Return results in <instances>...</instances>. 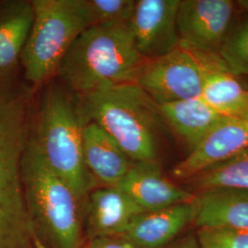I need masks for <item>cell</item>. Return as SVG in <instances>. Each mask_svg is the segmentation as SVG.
<instances>
[{
    "mask_svg": "<svg viewBox=\"0 0 248 248\" xmlns=\"http://www.w3.org/2000/svg\"><path fill=\"white\" fill-rule=\"evenodd\" d=\"M82 145L86 168L98 186H117L133 163L112 137L94 122L84 124Z\"/></svg>",
    "mask_w": 248,
    "mask_h": 248,
    "instance_id": "obj_14",
    "label": "cell"
},
{
    "mask_svg": "<svg viewBox=\"0 0 248 248\" xmlns=\"http://www.w3.org/2000/svg\"><path fill=\"white\" fill-rule=\"evenodd\" d=\"M192 202L137 214L121 235L138 248H166L178 234L192 224Z\"/></svg>",
    "mask_w": 248,
    "mask_h": 248,
    "instance_id": "obj_13",
    "label": "cell"
},
{
    "mask_svg": "<svg viewBox=\"0 0 248 248\" xmlns=\"http://www.w3.org/2000/svg\"><path fill=\"white\" fill-rule=\"evenodd\" d=\"M80 248H138L122 236H105L86 239Z\"/></svg>",
    "mask_w": 248,
    "mask_h": 248,
    "instance_id": "obj_24",
    "label": "cell"
},
{
    "mask_svg": "<svg viewBox=\"0 0 248 248\" xmlns=\"http://www.w3.org/2000/svg\"><path fill=\"white\" fill-rule=\"evenodd\" d=\"M27 137L24 100L0 85V192L22 190L20 161Z\"/></svg>",
    "mask_w": 248,
    "mask_h": 248,
    "instance_id": "obj_10",
    "label": "cell"
},
{
    "mask_svg": "<svg viewBox=\"0 0 248 248\" xmlns=\"http://www.w3.org/2000/svg\"><path fill=\"white\" fill-rule=\"evenodd\" d=\"M20 179L33 233L48 248H80L85 204L50 168L31 133L20 161Z\"/></svg>",
    "mask_w": 248,
    "mask_h": 248,
    "instance_id": "obj_1",
    "label": "cell"
},
{
    "mask_svg": "<svg viewBox=\"0 0 248 248\" xmlns=\"http://www.w3.org/2000/svg\"><path fill=\"white\" fill-rule=\"evenodd\" d=\"M235 7L232 0H181L177 18L179 46L218 55L233 23Z\"/></svg>",
    "mask_w": 248,
    "mask_h": 248,
    "instance_id": "obj_7",
    "label": "cell"
},
{
    "mask_svg": "<svg viewBox=\"0 0 248 248\" xmlns=\"http://www.w3.org/2000/svg\"><path fill=\"white\" fill-rule=\"evenodd\" d=\"M181 0H137L128 28L138 53L155 59L179 46L177 18Z\"/></svg>",
    "mask_w": 248,
    "mask_h": 248,
    "instance_id": "obj_8",
    "label": "cell"
},
{
    "mask_svg": "<svg viewBox=\"0 0 248 248\" xmlns=\"http://www.w3.org/2000/svg\"><path fill=\"white\" fill-rule=\"evenodd\" d=\"M204 59L182 46L152 60H145L135 79L157 105L201 98Z\"/></svg>",
    "mask_w": 248,
    "mask_h": 248,
    "instance_id": "obj_6",
    "label": "cell"
},
{
    "mask_svg": "<svg viewBox=\"0 0 248 248\" xmlns=\"http://www.w3.org/2000/svg\"><path fill=\"white\" fill-rule=\"evenodd\" d=\"M32 246L33 248H48L41 240L39 239L35 234H32Z\"/></svg>",
    "mask_w": 248,
    "mask_h": 248,
    "instance_id": "obj_26",
    "label": "cell"
},
{
    "mask_svg": "<svg viewBox=\"0 0 248 248\" xmlns=\"http://www.w3.org/2000/svg\"><path fill=\"white\" fill-rule=\"evenodd\" d=\"M135 2L134 0H86L89 26L129 25Z\"/></svg>",
    "mask_w": 248,
    "mask_h": 248,
    "instance_id": "obj_22",
    "label": "cell"
},
{
    "mask_svg": "<svg viewBox=\"0 0 248 248\" xmlns=\"http://www.w3.org/2000/svg\"><path fill=\"white\" fill-rule=\"evenodd\" d=\"M84 124L78 104L62 88L54 84L44 93L35 128L31 133L50 168L85 204L89 193L98 186L84 162Z\"/></svg>",
    "mask_w": 248,
    "mask_h": 248,
    "instance_id": "obj_4",
    "label": "cell"
},
{
    "mask_svg": "<svg viewBox=\"0 0 248 248\" xmlns=\"http://www.w3.org/2000/svg\"><path fill=\"white\" fill-rule=\"evenodd\" d=\"M142 212L192 202L195 194L166 177L156 160L133 162L117 185Z\"/></svg>",
    "mask_w": 248,
    "mask_h": 248,
    "instance_id": "obj_11",
    "label": "cell"
},
{
    "mask_svg": "<svg viewBox=\"0 0 248 248\" xmlns=\"http://www.w3.org/2000/svg\"><path fill=\"white\" fill-rule=\"evenodd\" d=\"M236 5L244 10H246L248 13V0H238L236 1Z\"/></svg>",
    "mask_w": 248,
    "mask_h": 248,
    "instance_id": "obj_27",
    "label": "cell"
},
{
    "mask_svg": "<svg viewBox=\"0 0 248 248\" xmlns=\"http://www.w3.org/2000/svg\"><path fill=\"white\" fill-rule=\"evenodd\" d=\"M80 97L84 122L105 130L131 161L156 160L160 129L166 124L158 105L137 84L103 87Z\"/></svg>",
    "mask_w": 248,
    "mask_h": 248,
    "instance_id": "obj_2",
    "label": "cell"
},
{
    "mask_svg": "<svg viewBox=\"0 0 248 248\" xmlns=\"http://www.w3.org/2000/svg\"><path fill=\"white\" fill-rule=\"evenodd\" d=\"M184 184L186 190L195 195L213 190H248V148Z\"/></svg>",
    "mask_w": 248,
    "mask_h": 248,
    "instance_id": "obj_19",
    "label": "cell"
},
{
    "mask_svg": "<svg viewBox=\"0 0 248 248\" xmlns=\"http://www.w3.org/2000/svg\"><path fill=\"white\" fill-rule=\"evenodd\" d=\"M248 148V119L227 118L177 163L172 170V176L185 182Z\"/></svg>",
    "mask_w": 248,
    "mask_h": 248,
    "instance_id": "obj_9",
    "label": "cell"
},
{
    "mask_svg": "<svg viewBox=\"0 0 248 248\" xmlns=\"http://www.w3.org/2000/svg\"><path fill=\"white\" fill-rule=\"evenodd\" d=\"M33 18L31 1L11 2L0 12V75H7L16 67Z\"/></svg>",
    "mask_w": 248,
    "mask_h": 248,
    "instance_id": "obj_18",
    "label": "cell"
},
{
    "mask_svg": "<svg viewBox=\"0 0 248 248\" xmlns=\"http://www.w3.org/2000/svg\"><path fill=\"white\" fill-rule=\"evenodd\" d=\"M158 108L164 123L186 142L189 151L217 124L230 118L215 111L202 98L160 104Z\"/></svg>",
    "mask_w": 248,
    "mask_h": 248,
    "instance_id": "obj_17",
    "label": "cell"
},
{
    "mask_svg": "<svg viewBox=\"0 0 248 248\" xmlns=\"http://www.w3.org/2000/svg\"><path fill=\"white\" fill-rule=\"evenodd\" d=\"M166 248H201L195 234H187L184 237L175 240Z\"/></svg>",
    "mask_w": 248,
    "mask_h": 248,
    "instance_id": "obj_25",
    "label": "cell"
},
{
    "mask_svg": "<svg viewBox=\"0 0 248 248\" xmlns=\"http://www.w3.org/2000/svg\"><path fill=\"white\" fill-rule=\"evenodd\" d=\"M34 18L21 54L24 76L42 84L58 70L62 57L89 27L86 0H33Z\"/></svg>",
    "mask_w": 248,
    "mask_h": 248,
    "instance_id": "obj_5",
    "label": "cell"
},
{
    "mask_svg": "<svg viewBox=\"0 0 248 248\" xmlns=\"http://www.w3.org/2000/svg\"><path fill=\"white\" fill-rule=\"evenodd\" d=\"M218 55L232 75L248 77V15L232 23Z\"/></svg>",
    "mask_w": 248,
    "mask_h": 248,
    "instance_id": "obj_21",
    "label": "cell"
},
{
    "mask_svg": "<svg viewBox=\"0 0 248 248\" xmlns=\"http://www.w3.org/2000/svg\"><path fill=\"white\" fill-rule=\"evenodd\" d=\"M201 248H248V231L198 229Z\"/></svg>",
    "mask_w": 248,
    "mask_h": 248,
    "instance_id": "obj_23",
    "label": "cell"
},
{
    "mask_svg": "<svg viewBox=\"0 0 248 248\" xmlns=\"http://www.w3.org/2000/svg\"><path fill=\"white\" fill-rule=\"evenodd\" d=\"M23 191L0 192V248H33Z\"/></svg>",
    "mask_w": 248,
    "mask_h": 248,
    "instance_id": "obj_20",
    "label": "cell"
},
{
    "mask_svg": "<svg viewBox=\"0 0 248 248\" xmlns=\"http://www.w3.org/2000/svg\"><path fill=\"white\" fill-rule=\"evenodd\" d=\"M144 62L128 25L100 24L88 27L77 37L57 72L83 96L103 87L135 82Z\"/></svg>",
    "mask_w": 248,
    "mask_h": 248,
    "instance_id": "obj_3",
    "label": "cell"
},
{
    "mask_svg": "<svg viewBox=\"0 0 248 248\" xmlns=\"http://www.w3.org/2000/svg\"><path fill=\"white\" fill-rule=\"evenodd\" d=\"M142 210L117 186H97L89 193L84 209L85 240L121 236Z\"/></svg>",
    "mask_w": 248,
    "mask_h": 248,
    "instance_id": "obj_12",
    "label": "cell"
},
{
    "mask_svg": "<svg viewBox=\"0 0 248 248\" xmlns=\"http://www.w3.org/2000/svg\"><path fill=\"white\" fill-rule=\"evenodd\" d=\"M203 55V85L201 98L221 115L248 119V89L232 75L219 55Z\"/></svg>",
    "mask_w": 248,
    "mask_h": 248,
    "instance_id": "obj_15",
    "label": "cell"
},
{
    "mask_svg": "<svg viewBox=\"0 0 248 248\" xmlns=\"http://www.w3.org/2000/svg\"><path fill=\"white\" fill-rule=\"evenodd\" d=\"M192 224L198 229L248 231V190H213L196 194Z\"/></svg>",
    "mask_w": 248,
    "mask_h": 248,
    "instance_id": "obj_16",
    "label": "cell"
}]
</instances>
